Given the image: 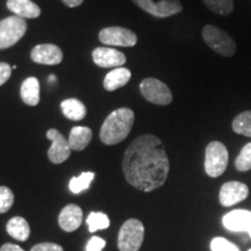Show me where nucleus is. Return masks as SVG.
<instances>
[{
  "instance_id": "nucleus-12",
  "label": "nucleus",
  "mask_w": 251,
  "mask_h": 251,
  "mask_svg": "<svg viewBox=\"0 0 251 251\" xmlns=\"http://www.w3.org/2000/svg\"><path fill=\"white\" fill-rule=\"evenodd\" d=\"M30 58L39 64L57 65L63 61V51L57 46L43 43L34 47L30 52Z\"/></svg>"
},
{
  "instance_id": "nucleus-23",
  "label": "nucleus",
  "mask_w": 251,
  "mask_h": 251,
  "mask_svg": "<svg viewBox=\"0 0 251 251\" xmlns=\"http://www.w3.org/2000/svg\"><path fill=\"white\" fill-rule=\"evenodd\" d=\"M233 130L236 134L251 137V111H246L238 114L233 121Z\"/></svg>"
},
{
  "instance_id": "nucleus-21",
  "label": "nucleus",
  "mask_w": 251,
  "mask_h": 251,
  "mask_svg": "<svg viewBox=\"0 0 251 251\" xmlns=\"http://www.w3.org/2000/svg\"><path fill=\"white\" fill-rule=\"evenodd\" d=\"M6 230L12 237L17 241H21V242L27 241L30 235L29 225H28L27 220L21 216H14L9 220L6 226Z\"/></svg>"
},
{
  "instance_id": "nucleus-34",
  "label": "nucleus",
  "mask_w": 251,
  "mask_h": 251,
  "mask_svg": "<svg viewBox=\"0 0 251 251\" xmlns=\"http://www.w3.org/2000/svg\"><path fill=\"white\" fill-rule=\"evenodd\" d=\"M49 79H50V80H55V79H56V77H55V76H50V77H49Z\"/></svg>"
},
{
  "instance_id": "nucleus-4",
  "label": "nucleus",
  "mask_w": 251,
  "mask_h": 251,
  "mask_svg": "<svg viewBox=\"0 0 251 251\" xmlns=\"http://www.w3.org/2000/svg\"><path fill=\"white\" fill-rule=\"evenodd\" d=\"M144 226L140 220L129 219L122 225L118 236L120 251H139L143 243Z\"/></svg>"
},
{
  "instance_id": "nucleus-16",
  "label": "nucleus",
  "mask_w": 251,
  "mask_h": 251,
  "mask_svg": "<svg viewBox=\"0 0 251 251\" xmlns=\"http://www.w3.org/2000/svg\"><path fill=\"white\" fill-rule=\"evenodd\" d=\"M6 5L19 18L36 19L41 15V8L31 0H7Z\"/></svg>"
},
{
  "instance_id": "nucleus-17",
  "label": "nucleus",
  "mask_w": 251,
  "mask_h": 251,
  "mask_svg": "<svg viewBox=\"0 0 251 251\" xmlns=\"http://www.w3.org/2000/svg\"><path fill=\"white\" fill-rule=\"evenodd\" d=\"M91 140H92V130L85 126H76L72 128L68 139L69 146L75 151H81L85 149Z\"/></svg>"
},
{
  "instance_id": "nucleus-2",
  "label": "nucleus",
  "mask_w": 251,
  "mask_h": 251,
  "mask_svg": "<svg viewBox=\"0 0 251 251\" xmlns=\"http://www.w3.org/2000/svg\"><path fill=\"white\" fill-rule=\"evenodd\" d=\"M134 121L135 114L130 108L115 109L103 121L100 129V140L106 146H114L122 142L129 135Z\"/></svg>"
},
{
  "instance_id": "nucleus-9",
  "label": "nucleus",
  "mask_w": 251,
  "mask_h": 251,
  "mask_svg": "<svg viewBox=\"0 0 251 251\" xmlns=\"http://www.w3.org/2000/svg\"><path fill=\"white\" fill-rule=\"evenodd\" d=\"M100 42L106 46L134 47L137 43V36L134 31L124 27H107L99 33Z\"/></svg>"
},
{
  "instance_id": "nucleus-29",
  "label": "nucleus",
  "mask_w": 251,
  "mask_h": 251,
  "mask_svg": "<svg viewBox=\"0 0 251 251\" xmlns=\"http://www.w3.org/2000/svg\"><path fill=\"white\" fill-rule=\"evenodd\" d=\"M106 241L99 236H93L86 244V251H102Z\"/></svg>"
},
{
  "instance_id": "nucleus-36",
  "label": "nucleus",
  "mask_w": 251,
  "mask_h": 251,
  "mask_svg": "<svg viewBox=\"0 0 251 251\" xmlns=\"http://www.w3.org/2000/svg\"><path fill=\"white\" fill-rule=\"evenodd\" d=\"M248 251H251V249H249V250H248Z\"/></svg>"
},
{
  "instance_id": "nucleus-1",
  "label": "nucleus",
  "mask_w": 251,
  "mask_h": 251,
  "mask_svg": "<svg viewBox=\"0 0 251 251\" xmlns=\"http://www.w3.org/2000/svg\"><path fill=\"white\" fill-rule=\"evenodd\" d=\"M122 169L128 183L137 190L151 192L161 187L170 171L162 141L151 134L136 137L126 150Z\"/></svg>"
},
{
  "instance_id": "nucleus-10",
  "label": "nucleus",
  "mask_w": 251,
  "mask_h": 251,
  "mask_svg": "<svg viewBox=\"0 0 251 251\" xmlns=\"http://www.w3.org/2000/svg\"><path fill=\"white\" fill-rule=\"evenodd\" d=\"M47 139L51 141V146L48 150L49 161L54 164H61L67 161L71 155V148L64 135L55 128H51L47 131Z\"/></svg>"
},
{
  "instance_id": "nucleus-3",
  "label": "nucleus",
  "mask_w": 251,
  "mask_h": 251,
  "mask_svg": "<svg viewBox=\"0 0 251 251\" xmlns=\"http://www.w3.org/2000/svg\"><path fill=\"white\" fill-rule=\"evenodd\" d=\"M202 39L209 48L224 57H233L236 54V43L233 37L214 25H206L202 28Z\"/></svg>"
},
{
  "instance_id": "nucleus-8",
  "label": "nucleus",
  "mask_w": 251,
  "mask_h": 251,
  "mask_svg": "<svg viewBox=\"0 0 251 251\" xmlns=\"http://www.w3.org/2000/svg\"><path fill=\"white\" fill-rule=\"evenodd\" d=\"M141 9L156 18H168L183 11L179 0H161L153 2L152 0H133Z\"/></svg>"
},
{
  "instance_id": "nucleus-22",
  "label": "nucleus",
  "mask_w": 251,
  "mask_h": 251,
  "mask_svg": "<svg viewBox=\"0 0 251 251\" xmlns=\"http://www.w3.org/2000/svg\"><path fill=\"white\" fill-rule=\"evenodd\" d=\"M94 172H83L78 177L71 178L70 183H69V188L72 193L79 194L84 191H86L87 188H90V185L94 179Z\"/></svg>"
},
{
  "instance_id": "nucleus-35",
  "label": "nucleus",
  "mask_w": 251,
  "mask_h": 251,
  "mask_svg": "<svg viewBox=\"0 0 251 251\" xmlns=\"http://www.w3.org/2000/svg\"><path fill=\"white\" fill-rule=\"evenodd\" d=\"M248 235H249V236H250V238H251V229H250V230H249V231H248Z\"/></svg>"
},
{
  "instance_id": "nucleus-26",
  "label": "nucleus",
  "mask_w": 251,
  "mask_h": 251,
  "mask_svg": "<svg viewBox=\"0 0 251 251\" xmlns=\"http://www.w3.org/2000/svg\"><path fill=\"white\" fill-rule=\"evenodd\" d=\"M235 166L241 172L251 170V142L247 143L241 150L240 155L235 161Z\"/></svg>"
},
{
  "instance_id": "nucleus-19",
  "label": "nucleus",
  "mask_w": 251,
  "mask_h": 251,
  "mask_svg": "<svg viewBox=\"0 0 251 251\" xmlns=\"http://www.w3.org/2000/svg\"><path fill=\"white\" fill-rule=\"evenodd\" d=\"M20 96L28 106H36L40 102V81L35 77H29L21 84Z\"/></svg>"
},
{
  "instance_id": "nucleus-30",
  "label": "nucleus",
  "mask_w": 251,
  "mask_h": 251,
  "mask_svg": "<svg viewBox=\"0 0 251 251\" xmlns=\"http://www.w3.org/2000/svg\"><path fill=\"white\" fill-rule=\"evenodd\" d=\"M30 251H64L63 248L59 246V244L56 243H39L36 246H34L31 248Z\"/></svg>"
},
{
  "instance_id": "nucleus-18",
  "label": "nucleus",
  "mask_w": 251,
  "mask_h": 251,
  "mask_svg": "<svg viewBox=\"0 0 251 251\" xmlns=\"http://www.w3.org/2000/svg\"><path fill=\"white\" fill-rule=\"evenodd\" d=\"M131 72L129 69L115 68L109 71L103 79V89L106 91H115L120 87L127 85L130 80Z\"/></svg>"
},
{
  "instance_id": "nucleus-28",
  "label": "nucleus",
  "mask_w": 251,
  "mask_h": 251,
  "mask_svg": "<svg viewBox=\"0 0 251 251\" xmlns=\"http://www.w3.org/2000/svg\"><path fill=\"white\" fill-rule=\"evenodd\" d=\"M212 251H240L234 243L229 242L224 237H215L211 242Z\"/></svg>"
},
{
  "instance_id": "nucleus-24",
  "label": "nucleus",
  "mask_w": 251,
  "mask_h": 251,
  "mask_svg": "<svg viewBox=\"0 0 251 251\" xmlns=\"http://www.w3.org/2000/svg\"><path fill=\"white\" fill-rule=\"evenodd\" d=\"M87 227H89L90 233H94L97 230H102V229H107L111 225L108 216L105 213L101 212H92L87 216L86 220Z\"/></svg>"
},
{
  "instance_id": "nucleus-25",
  "label": "nucleus",
  "mask_w": 251,
  "mask_h": 251,
  "mask_svg": "<svg viewBox=\"0 0 251 251\" xmlns=\"http://www.w3.org/2000/svg\"><path fill=\"white\" fill-rule=\"evenodd\" d=\"M202 1L213 13L222 15V17H227L234 11L233 0H202Z\"/></svg>"
},
{
  "instance_id": "nucleus-31",
  "label": "nucleus",
  "mask_w": 251,
  "mask_h": 251,
  "mask_svg": "<svg viewBox=\"0 0 251 251\" xmlns=\"http://www.w3.org/2000/svg\"><path fill=\"white\" fill-rule=\"evenodd\" d=\"M12 75V67L5 62L0 63V86L4 85Z\"/></svg>"
},
{
  "instance_id": "nucleus-14",
  "label": "nucleus",
  "mask_w": 251,
  "mask_h": 251,
  "mask_svg": "<svg viewBox=\"0 0 251 251\" xmlns=\"http://www.w3.org/2000/svg\"><path fill=\"white\" fill-rule=\"evenodd\" d=\"M222 224L229 231L241 233L249 231L251 229V212L246 209H235L222 218Z\"/></svg>"
},
{
  "instance_id": "nucleus-5",
  "label": "nucleus",
  "mask_w": 251,
  "mask_h": 251,
  "mask_svg": "<svg viewBox=\"0 0 251 251\" xmlns=\"http://www.w3.org/2000/svg\"><path fill=\"white\" fill-rule=\"evenodd\" d=\"M228 161V150L224 143L213 141L207 146L205 152V171L209 177H220L227 169Z\"/></svg>"
},
{
  "instance_id": "nucleus-11",
  "label": "nucleus",
  "mask_w": 251,
  "mask_h": 251,
  "mask_svg": "<svg viewBox=\"0 0 251 251\" xmlns=\"http://www.w3.org/2000/svg\"><path fill=\"white\" fill-rule=\"evenodd\" d=\"M249 196V188L240 181H228L220 190V203L225 207H231L246 200Z\"/></svg>"
},
{
  "instance_id": "nucleus-33",
  "label": "nucleus",
  "mask_w": 251,
  "mask_h": 251,
  "mask_svg": "<svg viewBox=\"0 0 251 251\" xmlns=\"http://www.w3.org/2000/svg\"><path fill=\"white\" fill-rule=\"evenodd\" d=\"M68 7H77V6H80L84 2V0H62Z\"/></svg>"
},
{
  "instance_id": "nucleus-27",
  "label": "nucleus",
  "mask_w": 251,
  "mask_h": 251,
  "mask_svg": "<svg viewBox=\"0 0 251 251\" xmlns=\"http://www.w3.org/2000/svg\"><path fill=\"white\" fill-rule=\"evenodd\" d=\"M14 202V194L7 186H0V214L9 211Z\"/></svg>"
},
{
  "instance_id": "nucleus-32",
  "label": "nucleus",
  "mask_w": 251,
  "mask_h": 251,
  "mask_svg": "<svg viewBox=\"0 0 251 251\" xmlns=\"http://www.w3.org/2000/svg\"><path fill=\"white\" fill-rule=\"evenodd\" d=\"M0 251H25L23 248L13 243H6L0 248Z\"/></svg>"
},
{
  "instance_id": "nucleus-6",
  "label": "nucleus",
  "mask_w": 251,
  "mask_h": 251,
  "mask_svg": "<svg viewBox=\"0 0 251 251\" xmlns=\"http://www.w3.org/2000/svg\"><path fill=\"white\" fill-rule=\"evenodd\" d=\"M26 20L17 15L0 20V49L9 48L18 43L26 34Z\"/></svg>"
},
{
  "instance_id": "nucleus-13",
  "label": "nucleus",
  "mask_w": 251,
  "mask_h": 251,
  "mask_svg": "<svg viewBox=\"0 0 251 251\" xmlns=\"http://www.w3.org/2000/svg\"><path fill=\"white\" fill-rule=\"evenodd\" d=\"M92 58L100 68H121L127 61L124 52L108 47H99L94 49Z\"/></svg>"
},
{
  "instance_id": "nucleus-15",
  "label": "nucleus",
  "mask_w": 251,
  "mask_h": 251,
  "mask_svg": "<svg viewBox=\"0 0 251 251\" xmlns=\"http://www.w3.org/2000/svg\"><path fill=\"white\" fill-rule=\"evenodd\" d=\"M83 221V211L79 206L70 203L62 209L58 216V225L64 231L71 233L80 227Z\"/></svg>"
},
{
  "instance_id": "nucleus-20",
  "label": "nucleus",
  "mask_w": 251,
  "mask_h": 251,
  "mask_svg": "<svg viewBox=\"0 0 251 251\" xmlns=\"http://www.w3.org/2000/svg\"><path fill=\"white\" fill-rule=\"evenodd\" d=\"M61 109L64 117L71 121H80L86 115L85 105L76 98L63 100L61 102Z\"/></svg>"
},
{
  "instance_id": "nucleus-7",
  "label": "nucleus",
  "mask_w": 251,
  "mask_h": 251,
  "mask_svg": "<svg viewBox=\"0 0 251 251\" xmlns=\"http://www.w3.org/2000/svg\"><path fill=\"white\" fill-rule=\"evenodd\" d=\"M140 92L147 101L155 105H169L174 99L168 85L156 78H146L141 81Z\"/></svg>"
}]
</instances>
